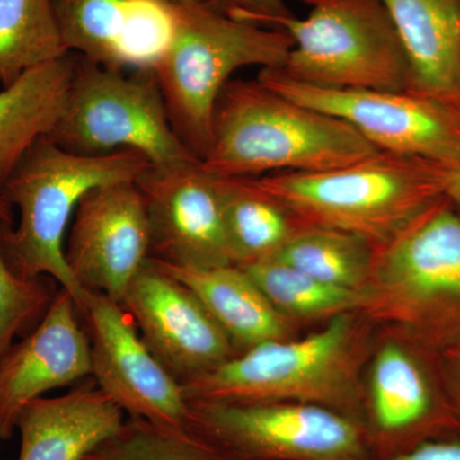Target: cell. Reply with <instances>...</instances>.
Masks as SVG:
<instances>
[{"label": "cell", "instance_id": "cell-4", "mask_svg": "<svg viewBox=\"0 0 460 460\" xmlns=\"http://www.w3.org/2000/svg\"><path fill=\"white\" fill-rule=\"evenodd\" d=\"M358 313L435 353L460 343V215L447 198L377 248Z\"/></svg>", "mask_w": 460, "mask_h": 460}, {"label": "cell", "instance_id": "cell-13", "mask_svg": "<svg viewBox=\"0 0 460 460\" xmlns=\"http://www.w3.org/2000/svg\"><path fill=\"white\" fill-rule=\"evenodd\" d=\"M150 257V224L137 181L105 184L84 196L66 244V262L84 289L122 304Z\"/></svg>", "mask_w": 460, "mask_h": 460}, {"label": "cell", "instance_id": "cell-28", "mask_svg": "<svg viewBox=\"0 0 460 460\" xmlns=\"http://www.w3.org/2000/svg\"><path fill=\"white\" fill-rule=\"evenodd\" d=\"M215 11L253 25L270 27L274 21L290 16L284 0H204Z\"/></svg>", "mask_w": 460, "mask_h": 460}, {"label": "cell", "instance_id": "cell-9", "mask_svg": "<svg viewBox=\"0 0 460 460\" xmlns=\"http://www.w3.org/2000/svg\"><path fill=\"white\" fill-rule=\"evenodd\" d=\"M187 431L219 460H372L362 426L299 402H192Z\"/></svg>", "mask_w": 460, "mask_h": 460}, {"label": "cell", "instance_id": "cell-10", "mask_svg": "<svg viewBox=\"0 0 460 460\" xmlns=\"http://www.w3.org/2000/svg\"><path fill=\"white\" fill-rule=\"evenodd\" d=\"M363 372L361 426L372 460H389L428 441L460 438L440 354L377 330Z\"/></svg>", "mask_w": 460, "mask_h": 460}, {"label": "cell", "instance_id": "cell-24", "mask_svg": "<svg viewBox=\"0 0 460 460\" xmlns=\"http://www.w3.org/2000/svg\"><path fill=\"white\" fill-rule=\"evenodd\" d=\"M377 247L343 230L307 226L271 259L345 289L363 292L374 270Z\"/></svg>", "mask_w": 460, "mask_h": 460}, {"label": "cell", "instance_id": "cell-3", "mask_svg": "<svg viewBox=\"0 0 460 460\" xmlns=\"http://www.w3.org/2000/svg\"><path fill=\"white\" fill-rule=\"evenodd\" d=\"M154 166L135 151L84 156L50 138L36 142L12 172L2 195L20 210L16 229L0 224V243L18 275H48L83 307L89 290L80 286L66 259L65 239L81 199L91 190L118 181H137Z\"/></svg>", "mask_w": 460, "mask_h": 460}, {"label": "cell", "instance_id": "cell-31", "mask_svg": "<svg viewBox=\"0 0 460 460\" xmlns=\"http://www.w3.org/2000/svg\"><path fill=\"white\" fill-rule=\"evenodd\" d=\"M440 172L441 183H443L444 196L454 210L460 215V164L447 165L438 164Z\"/></svg>", "mask_w": 460, "mask_h": 460}, {"label": "cell", "instance_id": "cell-2", "mask_svg": "<svg viewBox=\"0 0 460 460\" xmlns=\"http://www.w3.org/2000/svg\"><path fill=\"white\" fill-rule=\"evenodd\" d=\"M378 148L350 124L275 93L259 80H230L213 115L206 171L220 178L320 172L352 164Z\"/></svg>", "mask_w": 460, "mask_h": 460}, {"label": "cell", "instance_id": "cell-17", "mask_svg": "<svg viewBox=\"0 0 460 460\" xmlns=\"http://www.w3.org/2000/svg\"><path fill=\"white\" fill-rule=\"evenodd\" d=\"M75 299L60 288L40 323L0 361V438L13 435L27 404L91 376V347Z\"/></svg>", "mask_w": 460, "mask_h": 460}, {"label": "cell", "instance_id": "cell-7", "mask_svg": "<svg viewBox=\"0 0 460 460\" xmlns=\"http://www.w3.org/2000/svg\"><path fill=\"white\" fill-rule=\"evenodd\" d=\"M308 13L271 29L292 38L283 69L296 83L335 90L407 91L410 66L381 0H302Z\"/></svg>", "mask_w": 460, "mask_h": 460}, {"label": "cell", "instance_id": "cell-21", "mask_svg": "<svg viewBox=\"0 0 460 460\" xmlns=\"http://www.w3.org/2000/svg\"><path fill=\"white\" fill-rule=\"evenodd\" d=\"M77 59L66 54L0 91V192L30 148L56 127Z\"/></svg>", "mask_w": 460, "mask_h": 460}, {"label": "cell", "instance_id": "cell-1", "mask_svg": "<svg viewBox=\"0 0 460 460\" xmlns=\"http://www.w3.org/2000/svg\"><path fill=\"white\" fill-rule=\"evenodd\" d=\"M377 329L348 313L298 337L238 353L184 384L192 402H299L321 405L361 425L363 372Z\"/></svg>", "mask_w": 460, "mask_h": 460}, {"label": "cell", "instance_id": "cell-30", "mask_svg": "<svg viewBox=\"0 0 460 460\" xmlns=\"http://www.w3.org/2000/svg\"><path fill=\"white\" fill-rule=\"evenodd\" d=\"M445 386L460 417V343L440 354Z\"/></svg>", "mask_w": 460, "mask_h": 460}, {"label": "cell", "instance_id": "cell-11", "mask_svg": "<svg viewBox=\"0 0 460 460\" xmlns=\"http://www.w3.org/2000/svg\"><path fill=\"white\" fill-rule=\"evenodd\" d=\"M257 80L292 102L339 118L380 151L460 164V120L408 91L335 90L310 86L279 69H261Z\"/></svg>", "mask_w": 460, "mask_h": 460}, {"label": "cell", "instance_id": "cell-8", "mask_svg": "<svg viewBox=\"0 0 460 460\" xmlns=\"http://www.w3.org/2000/svg\"><path fill=\"white\" fill-rule=\"evenodd\" d=\"M47 137L78 155L135 151L155 169L199 162L172 128L154 72L117 71L81 56L65 108Z\"/></svg>", "mask_w": 460, "mask_h": 460}, {"label": "cell", "instance_id": "cell-25", "mask_svg": "<svg viewBox=\"0 0 460 460\" xmlns=\"http://www.w3.org/2000/svg\"><path fill=\"white\" fill-rule=\"evenodd\" d=\"M68 54L53 0H0V84Z\"/></svg>", "mask_w": 460, "mask_h": 460}, {"label": "cell", "instance_id": "cell-5", "mask_svg": "<svg viewBox=\"0 0 460 460\" xmlns=\"http://www.w3.org/2000/svg\"><path fill=\"white\" fill-rule=\"evenodd\" d=\"M292 48L281 30L234 20L205 2L172 3L171 39L154 75L172 128L193 155L204 160L210 150L215 105L233 75L283 69Z\"/></svg>", "mask_w": 460, "mask_h": 460}, {"label": "cell", "instance_id": "cell-32", "mask_svg": "<svg viewBox=\"0 0 460 460\" xmlns=\"http://www.w3.org/2000/svg\"><path fill=\"white\" fill-rule=\"evenodd\" d=\"M169 2L174 3V4H195V3L204 2V0H169Z\"/></svg>", "mask_w": 460, "mask_h": 460}, {"label": "cell", "instance_id": "cell-20", "mask_svg": "<svg viewBox=\"0 0 460 460\" xmlns=\"http://www.w3.org/2000/svg\"><path fill=\"white\" fill-rule=\"evenodd\" d=\"M150 261L195 293L238 353L302 334L301 329L275 310L255 281L239 266L190 269L153 259Z\"/></svg>", "mask_w": 460, "mask_h": 460}, {"label": "cell", "instance_id": "cell-16", "mask_svg": "<svg viewBox=\"0 0 460 460\" xmlns=\"http://www.w3.org/2000/svg\"><path fill=\"white\" fill-rule=\"evenodd\" d=\"M68 53L117 71L154 72L171 39L169 0H53Z\"/></svg>", "mask_w": 460, "mask_h": 460}, {"label": "cell", "instance_id": "cell-26", "mask_svg": "<svg viewBox=\"0 0 460 460\" xmlns=\"http://www.w3.org/2000/svg\"><path fill=\"white\" fill-rule=\"evenodd\" d=\"M84 460H219L189 431L128 419L122 429Z\"/></svg>", "mask_w": 460, "mask_h": 460}, {"label": "cell", "instance_id": "cell-12", "mask_svg": "<svg viewBox=\"0 0 460 460\" xmlns=\"http://www.w3.org/2000/svg\"><path fill=\"white\" fill-rule=\"evenodd\" d=\"M91 347V377L129 419L186 432L184 387L148 349L119 302L87 292L78 310Z\"/></svg>", "mask_w": 460, "mask_h": 460}, {"label": "cell", "instance_id": "cell-15", "mask_svg": "<svg viewBox=\"0 0 460 460\" xmlns=\"http://www.w3.org/2000/svg\"><path fill=\"white\" fill-rule=\"evenodd\" d=\"M120 305L140 329L148 349L181 385L238 354L195 293L150 260Z\"/></svg>", "mask_w": 460, "mask_h": 460}, {"label": "cell", "instance_id": "cell-14", "mask_svg": "<svg viewBox=\"0 0 460 460\" xmlns=\"http://www.w3.org/2000/svg\"><path fill=\"white\" fill-rule=\"evenodd\" d=\"M151 233V257L178 268L233 265L224 224L222 178L199 162L151 169L137 181Z\"/></svg>", "mask_w": 460, "mask_h": 460}, {"label": "cell", "instance_id": "cell-22", "mask_svg": "<svg viewBox=\"0 0 460 460\" xmlns=\"http://www.w3.org/2000/svg\"><path fill=\"white\" fill-rule=\"evenodd\" d=\"M224 224L230 261L239 268L271 259L307 226L252 178H222Z\"/></svg>", "mask_w": 460, "mask_h": 460}, {"label": "cell", "instance_id": "cell-6", "mask_svg": "<svg viewBox=\"0 0 460 460\" xmlns=\"http://www.w3.org/2000/svg\"><path fill=\"white\" fill-rule=\"evenodd\" d=\"M252 180L307 226L352 233L377 248L445 198L436 163L386 151L326 171Z\"/></svg>", "mask_w": 460, "mask_h": 460}, {"label": "cell", "instance_id": "cell-18", "mask_svg": "<svg viewBox=\"0 0 460 460\" xmlns=\"http://www.w3.org/2000/svg\"><path fill=\"white\" fill-rule=\"evenodd\" d=\"M126 413L95 381L56 398L33 399L16 420L18 460H84L122 429Z\"/></svg>", "mask_w": 460, "mask_h": 460}, {"label": "cell", "instance_id": "cell-29", "mask_svg": "<svg viewBox=\"0 0 460 460\" xmlns=\"http://www.w3.org/2000/svg\"><path fill=\"white\" fill-rule=\"evenodd\" d=\"M389 460H460V438L428 441Z\"/></svg>", "mask_w": 460, "mask_h": 460}, {"label": "cell", "instance_id": "cell-27", "mask_svg": "<svg viewBox=\"0 0 460 460\" xmlns=\"http://www.w3.org/2000/svg\"><path fill=\"white\" fill-rule=\"evenodd\" d=\"M11 208L0 193V224L9 223ZM53 298L40 278L29 279L12 269L0 243V361L14 338L44 316Z\"/></svg>", "mask_w": 460, "mask_h": 460}, {"label": "cell", "instance_id": "cell-19", "mask_svg": "<svg viewBox=\"0 0 460 460\" xmlns=\"http://www.w3.org/2000/svg\"><path fill=\"white\" fill-rule=\"evenodd\" d=\"M410 66L408 93L460 120V0H381Z\"/></svg>", "mask_w": 460, "mask_h": 460}, {"label": "cell", "instance_id": "cell-23", "mask_svg": "<svg viewBox=\"0 0 460 460\" xmlns=\"http://www.w3.org/2000/svg\"><path fill=\"white\" fill-rule=\"evenodd\" d=\"M242 269L275 310L302 332L361 308L363 292L325 283L279 260H263Z\"/></svg>", "mask_w": 460, "mask_h": 460}]
</instances>
